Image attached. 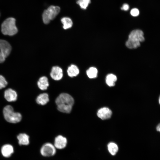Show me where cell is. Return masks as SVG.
<instances>
[{"instance_id": "cell-1", "label": "cell", "mask_w": 160, "mask_h": 160, "mask_svg": "<svg viewBox=\"0 0 160 160\" xmlns=\"http://www.w3.org/2000/svg\"><path fill=\"white\" fill-rule=\"evenodd\" d=\"M55 103L59 111L63 113H69L72 110L74 100L69 94L62 93L57 97Z\"/></svg>"}, {"instance_id": "cell-2", "label": "cell", "mask_w": 160, "mask_h": 160, "mask_svg": "<svg viewBox=\"0 0 160 160\" xmlns=\"http://www.w3.org/2000/svg\"><path fill=\"white\" fill-rule=\"evenodd\" d=\"M145 40L143 31L139 29L132 31L126 43V47L129 49H135L140 47V43Z\"/></svg>"}, {"instance_id": "cell-3", "label": "cell", "mask_w": 160, "mask_h": 160, "mask_svg": "<svg viewBox=\"0 0 160 160\" xmlns=\"http://www.w3.org/2000/svg\"><path fill=\"white\" fill-rule=\"evenodd\" d=\"M15 19L13 17H9L6 19L1 25V31L4 35L12 36L18 32L15 25Z\"/></svg>"}, {"instance_id": "cell-4", "label": "cell", "mask_w": 160, "mask_h": 160, "mask_svg": "<svg viewBox=\"0 0 160 160\" xmlns=\"http://www.w3.org/2000/svg\"><path fill=\"white\" fill-rule=\"evenodd\" d=\"M3 113L5 120L10 123H18L22 119L21 114L19 113L14 112L13 108L10 105H7L4 107Z\"/></svg>"}, {"instance_id": "cell-5", "label": "cell", "mask_w": 160, "mask_h": 160, "mask_svg": "<svg viewBox=\"0 0 160 160\" xmlns=\"http://www.w3.org/2000/svg\"><path fill=\"white\" fill-rule=\"evenodd\" d=\"M11 47L6 41L0 39V63L4 62L11 52Z\"/></svg>"}, {"instance_id": "cell-6", "label": "cell", "mask_w": 160, "mask_h": 160, "mask_svg": "<svg viewBox=\"0 0 160 160\" xmlns=\"http://www.w3.org/2000/svg\"><path fill=\"white\" fill-rule=\"evenodd\" d=\"M40 151L41 154L44 156H51L54 155L56 153V148L52 143H47L42 145Z\"/></svg>"}, {"instance_id": "cell-7", "label": "cell", "mask_w": 160, "mask_h": 160, "mask_svg": "<svg viewBox=\"0 0 160 160\" xmlns=\"http://www.w3.org/2000/svg\"><path fill=\"white\" fill-rule=\"evenodd\" d=\"M67 143V139L66 137L62 135H59L55 138L54 145L56 148L61 149L66 146Z\"/></svg>"}, {"instance_id": "cell-8", "label": "cell", "mask_w": 160, "mask_h": 160, "mask_svg": "<svg viewBox=\"0 0 160 160\" xmlns=\"http://www.w3.org/2000/svg\"><path fill=\"white\" fill-rule=\"evenodd\" d=\"M50 75L51 78L54 80H60L63 76L62 70L59 67L54 66L52 68Z\"/></svg>"}, {"instance_id": "cell-9", "label": "cell", "mask_w": 160, "mask_h": 160, "mask_svg": "<svg viewBox=\"0 0 160 160\" xmlns=\"http://www.w3.org/2000/svg\"><path fill=\"white\" fill-rule=\"evenodd\" d=\"M47 14L51 20L54 19L60 11V7L51 5L46 9Z\"/></svg>"}, {"instance_id": "cell-10", "label": "cell", "mask_w": 160, "mask_h": 160, "mask_svg": "<svg viewBox=\"0 0 160 160\" xmlns=\"http://www.w3.org/2000/svg\"><path fill=\"white\" fill-rule=\"evenodd\" d=\"M112 111L108 108L104 107L100 109L98 111V116L102 120L110 118L112 115Z\"/></svg>"}, {"instance_id": "cell-11", "label": "cell", "mask_w": 160, "mask_h": 160, "mask_svg": "<svg viewBox=\"0 0 160 160\" xmlns=\"http://www.w3.org/2000/svg\"><path fill=\"white\" fill-rule=\"evenodd\" d=\"M4 97L8 102L16 101L17 99V95L16 92L11 89L9 88L6 90L4 93Z\"/></svg>"}, {"instance_id": "cell-12", "label": "cell", "mask_w": 160, "mask_h": 160, "mask_svg": "<svg viewBox=\"0 0 160 160\" xmlns=\"http://www.w3.org/2000/svg\"><path fill=\"white\" fill-rule=\"evenodd\" d=\"M1 151L3 156L7 158L11 156L14 152V149L12 145L5 144L2 147Z\"/></svg>"}, {"instance_id": "cell-13", "label": "cell", "mask_w": 160, "mask_h": 160, "mask_svg": "<svg viewBox=\"0 0 160 160\" xmlns=\"http://www.w3.org/2000/svg\"><path fill=\"white\" fill-rule=\"evenodd\" d=\"M49 100V95L47 93H43L39 95L37 97L36 101L39 104L44 105Z\"/></svg>"}, {"instance_id": "cell-14", "label": "cell", "mask_w": 160, "mask_h": 160, "mask_svg": "<svg viewBox=\"0 0 160 160\" xmlns=\"http://www.w3.org/2000/svg\"><path fill=\"white\" fill-rule=\"evenodd\" d=\"M39 88L41 90H45L47 89L49 86L47 78L45 76L41 77L37 82Z\"/></svg>"}, {"instance_id": "cell-15", "label": "cell", "mask_w": 160, "mask_h": 160, "mask_svg": "<svg viewBox=\"0 0 160 160\" xmlns=\"http://www.w3.org/2000/svg\"><path fill=\"white\" fill-rule=\"evenodd\" d=\"M29 136L25 133H21L17 136V139L20 145H27L29 144Z\"/></svg>"}, {"instance_id": "cell-16", "label": "cell", "mask_w": 160, "mask_h": 160, "mask_svg": "<svg viewBox=\"0 0 160 160\" xmlns=\"http://www.w3.org/2000/svg\"><path fill=\"white\" fill-rule=\"evenodd\" d=\"M79 69L77 66L73 64L68 67L67 71L68 76L71 77L77 76L79 74Z\"/></svg>"}, {"instance_id": "cell-17", "label": "cell", "mask_w": 160, "mask_h": 160, "mask_svg": "<svg viewBox=\"0 0 160 160\" xmlns=\"http://www.w3.org/2000/svg\"><path fill=\"white\" fill-rule=\"evenodd\" d=\"M117 79V77L115 75L113 74H109L106 77V83L110 87L113 86L115 85V82L116 81Z\"/></svg>"}, {"instance_id": "cell-18", "label": "cell", "mask_w": 160, "mask_h": 160, "mask_svg": "<svg viewBox=\"0 0 160 160\" xmlns=\"http://www.w3.org/2000/svg\"><path fill=\"white\" fill-rule=\"evenodd\" d=\"M61 21L63 24V28L64 29H67L71 28L73 25V22L71 19L67 17L62 18Z\"/></svg>"}, {"instance_id": "cell-19", "label": "cell", "mask_w": 160, "mask_h": 160, "mask_svg": "<svg viewBox=\"0 0 160 160\" xmlns=\"http://www.w3.org/2000/svg\"><path fill=\"white\" fill-rule=\"evenodd\" d=\"M108 150L110 153L112 155H115L118 150L117 145L114 143H109L108 145Z\"/></svg>"}, {"instance_id": "cell-20", "label": "cell", "mask_w": 160, "mask_h": 160, "mask_svg": "<svg viewBox=\"0 0 160 160\" xmlns=\"http://www.w3.org/2000/svg\"><path fill=\"white\" fill-rule=\"evenodd\" d=\"M86 73L89 78H94L97 76V70L95 68L91 67L87 70Z\"/></svg>"}, {"instance_id": "cell-21", "label": "cell", "mask_w": 160, "mask_h": 160, "mask_svg": "<svg viewBox=\"0 0 160 160\" xmlns=\"http://www.w3.org/2000/svg\"><path fill=\"white\" fill-rule=\"evenodd\" d=\"M91 3V0H77L76 3L79 4L81 8L85 9Z\"/></svg>"}, {"instance_id": "cell-22", "label": "cell", "mask_w": 160, "mask_h": 160, "mask_svg": "<svg viewBox=\"0 0 160 160\" xmlns=\"http://www.w3.org/2000/svg\"><path fill=\"white\" fill-rule=\"evenodd\" d=\"M42 20L44 23L46 24H49L51 21L47 14L46 10H45L43 13Z\"/></svg>"}, {"instance_id": "cell-23", "label": "cell", "mask_w": 160, "mask_h": 160, "mask_svg": "<svg viewBox=\"0 0 160 160\" xmlns=\"http://www.w3.org/2000/svg\"><path fill=\"white\" fill-rule=\"evenodd\" d=\"M7 82L5 78L2 75H0V89L6 87Z\"/></svg>"}, {"instance_id": "cell-24", "label": "cell", "mask_w": 160, "mask_h": 160, "mask_svg": "<svg viewBox=\"0 0 160 160\" xmlns=\"http://www.w3.org/2000/svg\"><path fill=\"white\" fill-rule=\"evenodd\" d=\"M130 13L132 16L136 17L139 15V11L137 9L134 8L131 10Z\"/></svg>"}, {"instance_id": "cell-25", "label": "cell", "mask_w": 160, "mask_h": 160, "mask_svg": "<svg viewBox=\"0 0 160 160\" xmlns=\"http://www.w3.org/2000/svg\"><path fill=\"white\" fill-rule=\"evenodd\" d=\"M129 8V5L127 4H124L122 7H121V9L125 11L128 10Z\"/></svg>"}, {"instance_id": "cell-26", "label": "cell", "mask_w": 160, "mask_h": 160, "mask_svg": "<svg viewBox=\"0 0 160 160\" xmlns=\"http://www.w3.org/2000/svg\"><path fill=\"white\" fill-rule=\"evenodd\" d=\"M156 129L157 131L160 132V123L157 125L156 128Z\"/></svg>"}, {"instance_id": "cell-27", "label": "cell", "mask_w": 160, "mask_h": 160, "mask_svg": "<svg viewBox=\"0 0 160 160\" xmlns=\"http://www.w3.org/2000/svg\"><path fill=\"white\" fill-rule=\"evenodd\" d=\"M159 103L160 105V96L159 97Z\"/></svg>"}]
</instances>
